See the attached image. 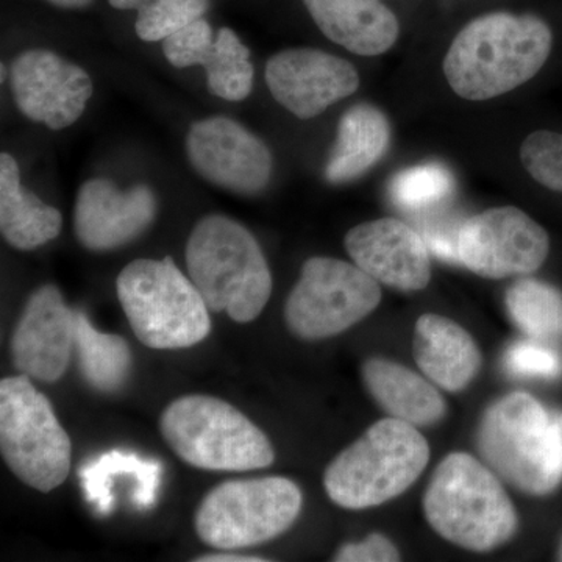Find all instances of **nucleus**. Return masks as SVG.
Returning <instances> with one entry per match:
<instances>
[{"label":"nucleus","mask_w":562,"mask_h":562,"mask_svg":"<svg viewBox=\"0 0 562 562\" xmlns=\"http://www.w3.org/2000/svg\"><path fill=\"white\" fill-rule=\"evenodd\" d=\"M552 44V31L539 18L484 14L458 33L443 74L465 101H490L531 80L549 60Z\"/></svg>","instance_id":"nucleus-1"},{"label":"nucleus","mask_w":562,"mask_h":562,"mask_svg":"<svg viewBox=\"0 0 562 562\" xmlns=\"http://www.w3.org/2000/svg\"><path fill=\"white\" fill-rule=\"evenodd\" d=\"M184 260L210 312L247 324L271 299V269L260 244L238 221L222 214L202 217L188 238Z\"/></svg>","instance_id":"nucleus-2"},{"label":"nucleus","mask_w":562,"mask_h":562,"mask_svg":"<svg viewBox=\"0 0 562 562\" xmlns=\"http://www.w3.org/2000/svg\"><path fill=\"white\" fill-rule=\"evenodd\" d=\"M424 513L441 538L476 553L508 542L519 525L497 476L468 453L449 454L436 468L425 491Z\"/></svg>","instance_id":"nucleus-3"},{"label":"nucleus","mask_w":562,"mask_h":562,"mask_svg":"<svg viewBox=\"0 0 562 562\" xmlns=\"http://www.w3.org/2000/svg\"><path fill=\"white\" fill-rule=\"evenodd\" d=\"M430 461V446L417 427L390 417L373 424L328 465V497L346 509H368L408 491Z\"/></svg>","instance_id":"nucleus-4"},{"label":"nucleus","mask_w":562,"mask_h":562,"mask_svg":"<svg viewBox=\"0 0 562 562\" xmlns=\"http://www.w3.org/2000/svg\"><path fill=\"white\" fill-rule=\"evenodd\" d=\"M479 450L501 479L531 495L562 482V442L552 413L527 392L492 403L479 428Z\"/></svg>","instance_id":"nucleus-5"},{"label":"nucleus","mask_w":562,"mask_h":562,"mask_svg":"<svg viewBox=\"0 0 562 562\" xmlns=\"http://www.w3.org/2000/svg\"><path fill=\"white\" fill-rule=\"evenodd\" d=\"M116 291L133 333L150 349H188L210 335L209 306L171 257L132 261Z\"/></svg>","instance_id":"nucleus-6"},{"label":"nucleus","mask_w":562,"mask_h":562,"mask_svg":"<svg viewBox=\"0 0 562 562\" xmlns=\"http://www.w3.org/2000/svg\"><path fill=\"white\" fill-rule=\"evenodd\" d=\"M160 431L180 460L203 471H255L276 460L271 441L257 425L210 395H184L166 406Z\"/></svg>","instance_id":"nucleus-7"},{"label":"nucleus","mask_w":562,"mask_h":562,"mask_svg":"<svg viewBox=\"0 0 562 562\" xmlns=\"http://www.w3.org/2000/svg\"><path fill=\"white\" fill-rule=\"evenodd\" d=\"M302 492L283 476L231 480L203 497L195 532L206 546L232 552L260 546L290 530L302 509Z\"/></svg>","instance_id":"nucleus-8"},{"label":"nucleus","mask_w":562,"mask_h":562,"mask_svg":"<svg viewBox=\"0 0 562 562\" xmlns=\"http://www.w3.org/2000/svg\"><path fill=\"white\" fill-rule=\"evenodd\" d=\"M31 380L20 373L0 382V452L22 483L50 492L68 479L70 439Z\"/></svg>","instance_id":"nucleus-9"},{"label":"nucleus","mask_w":562,"mask_h":562,"mask_svg":"<svg viewBox=\"0 0 562 562\" xmlns=\"http://www.w3.org/2000/svg\"><path fill=\"white\" fill-rule=\"evenodd\" d=\"M382 302L379 281L360 266L313 257L284 305L288 328L303 341L341 335L375 312Z\"/></svg>","instance_id":"nucleus-10"},{"label":"nucleus","mask_w":562,"mask_h":562,"mask_svg":"<svg viewBox=\"0 0 562 562\" xmlns=\"http://www.w3.org/2000/svg\"><path fill=\"white\" fill-rule=\"evenodd\" d=\"M550 239L516 206H501L469 217L458 233L462 266L484 279H506L538 271L549 257Z\"/></svg>","instance_id":"nucleus-11"},{"label":"nucleus","mask_w":562,"mask_h":562,"mask_svg":"<svg viewBox=\"0 0 562 562\" xmlns=\"http://www.w3.org/2000/svg\"><path fill=\"white\" fill-rule=\"evenodd\" d=\"M192 169L214 187L260 194L272 179V151L238 121L225 116L194 122L187 136Z\"/></svg>","instance_id":"nucleus-12"},{"label":"nucleus","mask_w":562,"mask_h":562,"mask_svg":"<svg viewBox=\"0 0 562 562\" xmlns=\"http://www.w3.org/2000/svg\"><path fill=\"white\" fill-rule=\"evenodd\" d=\"M10 74L18 109L50 131L76 124L94 94L90 74L50 50L24 52L11 65Z\"/></svg>","instance_id":"nucleus-13"},{"label":"nucleus","mask_w":562,"mask_h":562,"mask_svg":"<svg viewBox=\"0 0 562 562\" xmlns=\"http://www.w3.org/2000/svg\"><path fill=\"white\" fill-rule=\"evenodd\" d=\"M265 79L272 98L299 120L321 116L360 88L350 61L310 47L277 52L266 63Z\"/></svg>","instance_id":"nucleus-14"},{"label":"nucleus","mask_w":562,"mask_h":562,"mask_svg":"<svg viewBox=\"0 0 562 562\" xmlns=\"http://www.w3.org/2000/svg\"><path fill=\"white\" fill-rule=\"evenodd\" d=\"M14 368L32 380L58 382L74 353V310L60 290L44 284L32 292L10 344Z\"/></svg>","instance_id":"nucleus-15"},{"label":"nucleus","mask_w":562,"mask_h":562,"mask_svg":"<svg viewBox=\"0 0 562 562\" xmlns=\"http://www.w3.org/2000/svg\"><path fill=\"white\" fill-rule=\"evenodd\" d=\"M157 211V198L146 184L121 191L113 181L92 179L77 194L74 228L85 249L114 250L143 235Z\"/></svg>","instance_id":"nucleus-16"},{"label":"nucleus","mask_w":562,"mask_h":562,"mask_svg":"<svg viewBox=\"0 0 562 562\" xmlns=\"http://www.w3.org/2000/svg\"><path fill=\"white\" fill-rule=\"evenodd\" d=\"M344 246L355 265L379 283L401 291H422L430 283V250L405 222H364L347 233Z\"/></svg>","instance_id":"nucleus-17"},{"label":"nucleus","mask_w":562,"mask_h":562,"mask_svg":"<svg viewBox=\"0 0 562 562\" xmlns=\"http://www.w3.org/2000/svg\"><path fill=\"white\" fill-rule=\"evenodd\" d=\"M414 360L436 386L460 392L482 369V351L471 335L449 317L424 314L414 328Z\"/></svg>","instance_id":"nucleus-18"},{"label":"nucleus","mask_w":562,"mask_h":562,"mask_svg":"<svg viewBox=\"0 0 562 562\" xmlns=\"http://www.w3.org/2000/svg\"><path fill=\"white\" fill-rule=\"evenodd\" d=\"M319 31L333 43L362 57L394 46L401 25L382 0H303Z\"/></svg>","instance_id":"nucleus-19"},{"label":"nucleus","mask_w":562,"mask_h":562,"mask_svg":"<svg viewBox=\"0 0 562 562\" xmlns=\"http://www.w3.org/2000/svg\"><path fill=\"white\" fill-rule=\"evenodd\" d=\"M362 379L373 401L395 419L419 428L446 416L447 403L435 383L398 362L372 358L362 366Z\"/></svg>","instance_id":"nucleus-20"},{"label":"nucleus","mask_w":562,"mask_h":562,"mask_svg":"<svg viewBox=\"0 0 562 562\" xmlns=\"http://www.w3.org/2000/svg\"><path fill=\"white\" fill-rule=\"evenodd\" d=\"M63 228L60 211L46 205L21 183L18 161L0 155V232L18 250H35L57 238Z\"/></svg>","instance_id":"nucleus-21"},{"label":"nucleus","mask_w":562,"mask_h":562,"mask_svg":"<svg viewBox=\"0 0 562 562\" xmlns=\"http://www.w3.org/2000/svg\"><path fill=\"white\" fill-rule=\"evenodd\" d=\"M391 125L382 111L371 103H358L342 114L325 179L333 184L349 183L386 154Z\"/></svg>","instance_id":"nucleus-22"},{"label":"nucleus","mask_w":562,"mask_h":562,"mask_svg":"<svg viewBox=\"0 0 562 562\" xmlns=\"http://www.w3.org/2000/svg\"><path fill=\"white\" fill-rule=\"evenodd\" d=\"M74 351L81 376L92 390L116 392L132 371V351L122 336L92 327L87 314L74 310Z\"/></svg>","instance_id":"nucleus-23"},{"label":"nucleus","mask_w":562,"mask_h":562,"mask_svg":"<svg viewBox=\"0 0 562 562\" xmlns=\"http://www.w3.org/2000/svg\"><path fill=\"white\" fill-rule=\"evenodd\" d=\"M210 94L228 102H241L254 90L255 68L250 50L232 29L222 27L213 46L203 55Z\"/></svg>","instance_id":"nucleus-24"},{"label":"nucleus","mask_w":562,"mask_h":562,"mask_svg":"<svg viewBox=\"0 0 562 562\" xmlns=\"http://www.w3.org/2000/svg\"><path fill=\"white\" fill-rule=\"evenodd\" d=\"M506 310L514 324L535 341L562 339V292L543 281H516L506 292Z\"/></svg>","instance_id":"nucleus-25"},{"label":"nucleus","mask_w":562,"mask_h":562,"mask_svg":"<svg viewBox=\"0 0 562 562\" xmlns=\"http://www.w3.org/2000/svg\"><path fill=\"white\" fill-rule=\"evenodd\" d=\"M210 0H146L138 10L136 35L144 43L165 41L192 22L202 20Z\"/></svg>","instance_id":"nucleus-26"},{"label":"nucleus","mask_w":562,"mask_h":562,"mask_svg":"<svg viewBox=\"0 0 562 562\" xmlns=\"http://www.w3.org/2000/svg\"><path fill=\"white\" fill-rule=\"evenodd\" d=\"M452 173L441 165H424L406 169L391 184V198L405 210H424L441 203L452 194Z\"/></svg>","instance_id":"nucleus-27"},{"label":"nucleus","mask_w":562,"mask_h":562,"mask_svg":"<svg viewBox=\"0 0 562 562\" xmlns=\"http://www.w3.org/2000/svg\"><path fill=\"white\" fill-rule=\"evenodd\" d=\"M520 160L539 184L562 192V133L532 132L520 147Z\"/></svg>","instance_id":"nucleus-28"},{"label":"nucleus","mask_w":562,"mask_h":562,"mask_svg":"<svg viewBox=\"0 0 562 562\" xmlns=\"http://www.w3.org/2000/svg\"><path fill=\"white\" fill-rule=\"evenodd\" d=\"M505 364L517 376L554 380L562 375L561 355L542 341L514 344L506 351Z\"/></svg>","instance_id":"nucleus-29"},{"label":"nucleus","mask_w":562,"mask_h":562,"mask_svg":"<svg viewBox=\"0 0 562 562\" xmlns=\"http://www.w3.org/2000/svg\"><path fill=\"white\" fill-rule=\"evenodd\" d=\"M214 40L216 36L210 22L202 18L162 41V54L173 68L201 66L203 55L213 46Z\"/></svg>","instance_id":"nucleus-30"},{"label":"nucleus","mask_w":562,"mask_h":562,"mask_svg":"<svg viewBox=\"0 0 562 562\" xmlns=\"http://www.w3.org/2000/svg\"><path fill=\"white\" fill-rule=\"evenodd\" d=\"M333 561L336 562H394L401 561V553L380 532H372L360 542L344 543L341 549L335 553Z\"/></svg>","instance_id":"nucleus-31"},{"label":"nucleus","mask_w":562,"mask_h":562,"mask_svg":"<svg viewBox=\"0 0 562 562\" xmlns=\"http://www.w3.org/2000/svg\"><path fill=\"white\" fill-rule=\"evenodd\" d=\"M458 233H460V227L454 228L453 225H431V227L425 228L424 241L427 244L428 250L441 260L460 262Z\"/></svg>","instance_id":"nucleus-32"},{"label":"nucleus","mask_w":562,"mask_h":562,"mask_svg":"<svg viewBox=\"0 0 562 562\" xmlns=\"http://www.w3.org/2000/svg\"><path fill=\"white\" fill-rule=\"evenodd\" d=\"M198 562H265V558L249 557V554L239 553H209L202 554L201 558H195Z\"/></svg>","instance_id":"nucleus-33"},{"label":"nucleus","mask_w":562,"mask_h":562,"mask_svg":"<svg viewBox=\"0 0 562 562\" xmlns=\"http://www.w3.org/2000/svg\"><path fill=\"white\" fill-rule=\"evenodd\" d=\"M52 5L58 7V9L65 10H81L90 7L94 0H46Z\"/></svg>","instance_id":"nucleus-34"},{"label":"nucleus","mask_w":562,"mask_h":562,"mask_svg":"<svg viewBox=\"0 0 562 562\" xmlns=\"http://www.w3.org/2000/svg\"><path fill=\"white\" fill-rule=\"evenodd\" d=\"M146 0H109V3L116 10H136L138 11Z\"/></svg>","instance_id":"nucleus-35"},{"label":"nucleus","mask_w":562,"mask_h":562,"mask_svg":"<svg viewBox=\"0 0 562 562\" xmlns=\"http://www.w3.org/2000/svg\"><path fill=\"white\" fill-rule=\"evenodd\" d=\"M552 417H553L554 424H557L558 431H560L561 442H562V412L552 413Z\"/></svg>","instance_id":"nucleus-36"},{"label":"nucleus","mask_w":562,"mask_h":562,"mask_svg":"<svg viewBox=\"0 0 562 562\" xmlns=\"http://www.w3.org/2000/svg\"><path fill=\"white\" fill-rule=\"evenodd\" d=\"M5 77H7V66L2 65V81H5Z\"/></svg>","instance_id":"nucleus-37"},{"label":"nucleus","mask_w":562,"mask_h":562,"mask_svg":"<svg viewBox=\"0 0 562 562\" xmlns=\"http://www.w3.org/2000/svg\"><path fill=\"white\" fill-rule=\"evenodd\" d=\"M558 557H560V561H562V543H561L560 553H558Z\"/></svg>","instance_id":"nucleus-38"}]
</instances>
